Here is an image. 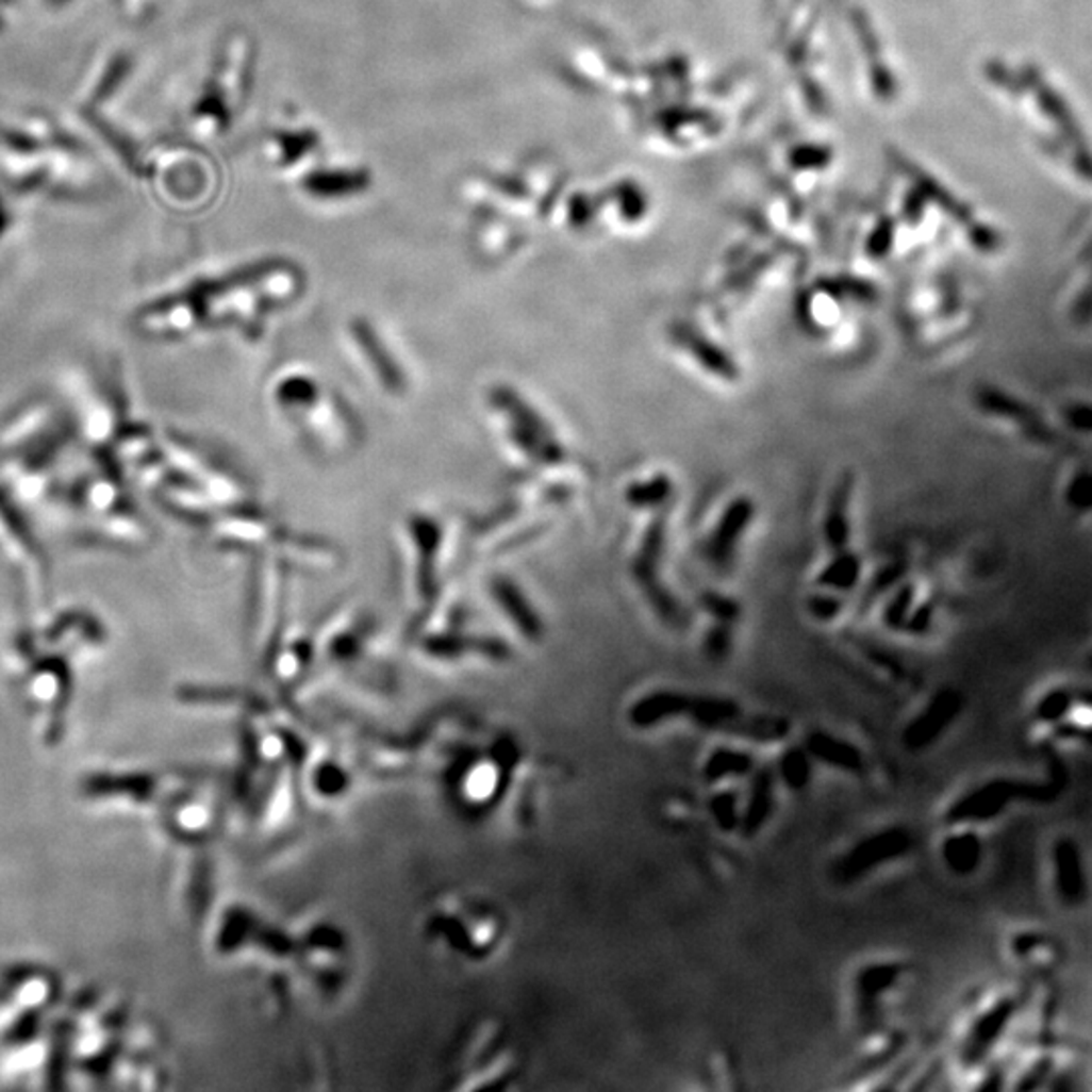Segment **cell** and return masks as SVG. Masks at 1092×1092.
Returning a JSON list of instances; mask_svg holds the SVG:
<instances>
[{
	"mask_svg": "<svg viewBox=\"0 0 1092 1092\" xmlns=\"http://www.w3.org/2000/svg\"><path fill=\"white\" fill-rule=\"evenodd\" d=\"M1091 666H1092V658H1091Z\"/></svg>",
	"mask_w": 1092,
	"mask_h": 1092,
	"instance_id": "d590c367",
	"label": "cell"
},
{
	"mask_svg": "<svg viewBox=\"0 0 1092 1092\" xmlns=\"http://www.w3.org/2000/svg\"><path fill=\"white\" fill-rule=\"evenodd\" d=\"M271 401L289 424L302 427L305 437L320 444L350 442L354 424L343 401L312 373L289 368L271 386Z\"/></svg>",
	"mask_w": 1092,
	"mask_h": 1092,
	"instance_id": "7a4b0ae2",
	"label": "cell"
},
{
	"mask_svg": "<svg viewBox=\"0 0 1092 1092\" xmlns=\"http://www.w3.org/2000/svg\"><path fill=\"white\" fill-rule=\"evenodd\" d=\"M804 747L808 748L813 761L824 763L835 771L860 775L866 767V759L860 748L849 743L848 739L831 734L828 730L809 732Z\"/></svg>",
	"mask_w": 1092,
	"mask_h": 1092,
	"instance_id": "e0dca14e",
	"label": "cell"
},
{
	"mask_svg": "<svg viewBox=\"0 0 1092 1092\" xmlns=\"http://www.w3.org/2000/svg\"><path fill=\"white\" fill-rule=\"evenodd\" d=\"M487 411L498 427L508 451L543 478L568 464V451L545 415L510 384H494L485 395Z\"/></svg>",
	"mask_w": 1092,
	"mask_h": 1092,
	"instance_id": "6da1fadb",
	"label": "cell"
},
{
	"mask_svg": "<svg viewBox=\"0 0 1092 1092\" xmlns=\"http://www.w3.org/2000/svg\"><path fill=\"white\" fill-rule=\"evenodd\" d=\"M755 514L757 506L748 496H737L734 500H730V504L723 510L714 530L708 534L705 543V559L708 565L721 573L730 570L737 559L741 539L745 536Z\"/></svg>",
	"mask_w": 1092,
	"mask_h": 1092,
	"instance_id": "9c48e42d",
	"label": "cell"
},
{
	"mask_svg": "<svg viewBox=\"0 0 1092 1092\" xmlns=\"http://www.w3.org/2000/svg\"><path fill=\"white\" fill-rule=\"evenodd\" d=\"M348 343L352 350L359 354L364 368L368 375L379 384V388L401 397L409 388V377L399 357L393 352L391 344L386 343L383 332L375 324L354 318L348 324Z\"/></svg>",
	"mask_w": 1092,
	"mask_h": 1092,
	"instance_id": "8992f818",
	"label": "cell"
},
{
	"mask_svg": "<svg viewBox=\"0 0 1092 1092\" xmlns=\"http://www.w3.org/2000/svg\"><path fill=\"white\" fill-rule=\"evenodd\" d=\"M914 848V835L905 826H889L878 829L856 842L846 854H842L829 870L835 884L848 887L866 878L874 870L896 862L909 856Z\"/></svg>",
	"mask_w": 1092,
	"mask_h": 1092,
	"instance_id": "277c9868",
	"label": "cell"
},
{
	"mask_svg": "<svg viewBox=\"0 0 1092 1092\" xmlns=\"http://www.w3.org/2000/svg\"><path fill=\"white\" fill-rule=\"evenodd\" d=\"M674 492L676 485L672 478L667 474H656L649 480H638L627 485L624 498L627 506L635 510H662L672 500Z\"/></svg>",
	"mask_w": 1092,
	"mask_h": 1092,
	"instance_id": "cb8c5ba5",
	"label": "cell"
},
{
	"mask_svg": "<svg viewBox=\"0 0 1092 1092\" xmlns=\"http://www.w3.org/2000/svg\"><path fill=\"white\" fill-rule=\"evenodd\" d=\"M862 561L854 552L842 550L831 555V561L822 568L817 577V585L826 591H844L848 593L860 581Z\"/></svg>",
	"mask_w": 1092,
	"mask_h": 1092,
	"instance_id": "d4e9b609",
	"label": "cell"
},
{
	"mask_svg": "<svg viewBox=\"0 0 1092 1092\" xmlns=\"http://www.w3.org/2000/svg\"><path fill=\"white\" fill-rule=\"evenodd\" d=\"M669 341L684 350L708 375L718 377L725 383H737L741 379V366L734 357L718 343H714L702 330L690 324L676 322L669 328Z\"/></svg>",
	"mask_w": 1092,
	"mask_h": 1092,
	"instance_id": "30bf717a",
	"label": "cell"
},
{
	"mask_svg": "<svg viewBox=\"0 0 1092 1092\" xmlns=\"http://www.w3.org/2000/svg\"><path fill=\"white\" fill-rule=\"evenodd\" d=\"M903 973H905V965H900L896 961L870 963L856 973L854 997H856L858 1017L864 1028H872L878 1024L882 999L889 991L896 988Z\"/></svg>",
	"mask_w": 1092,
	"mask_h": 1092,
	"instance_id": "8fae6325",
	"label": "cell"
},
{
	"mask_svg": "<svg viewBox=\"0 0 1092 1092\" xmlns=\"http://www.w3.org/2000/svg\"><path fill=\"white\" fill-rule=\"evenodd\" d=\"M690 702H692V694H686V692L672 690V688L651 690L629 707L627 721L631 727L638 728V730L662 727L674 718L686 716Z\"/></svg>",
	"mask_w": 1092,
	"mask_h": 1092,
	"instance_id": "9a60e30c",
	"label": "cell"
},
{
	"mask_svg": "<svg viewBox=\"0 0 1092 1092\" xmlns=\"http://www.w3.org/2000/svg\"><path fill=\"white\" fill-rule=\"evenodd\" d=\"M930 622H932V607H930V603L914 607L910 611L909 619H907L903 631H909L912 635H923L929 629Z\"/></svg>",
	"mask_w": 1092,
	"mask_h": 1092,
	"instance_id": "836d02e7",
	"label": "cell"
},
{
	"mask_svg": "<svg viewBox=\"0 0 1092 1092\" xmlns=\"http://www.w3.org/2000/svg\"><path fill=\"white\" fill-rule=\"evenodd\" d=\"M791 730L788 718L768 716V714H741L730 728L728 734L737 739H745L752 743H777L783 741Z\"/></svg>",
	"mask_w": 1092,
	"mask_h": 1092,
	"instance_id": "603a6c76",
	"label": "cell"
},
{
	"mask_svg": "<svg viewBox=\"0 0 1092 1092\" xmlns=\"http://www.w3.org/2000/svg\"><path fill=\"white\" fill-rule=\"evenodd\" d=\"M1074 705H1076L1074 692H1071L1069 688H1054V690L1046 692L1040 698V702L1036 705V710H1033V716L1042 725L1056 727V725H1062L1069 718Z\"/></svg>",
	"mask_w": 1092,
	"mask_h": 1092,
	"instance_id": "4316f807",
	"label": "cell"
},
{
	"mask_svg": "<svg viewBox=\"0 0 1092 1092\" xmlns=\"http://www.w3.org/2000/svg\"><path fill=\"white\" fill-rule=\"evenodd\" d=\"M732 627L734 626L721 624V622H712V626L708 627V631L705 633V642H702V649H705V656H707L710 662L721 664L730 656V649H732Z\"/></svg>",
	"mask_w": 1092,
	"mask_h": 1092,
	"instance_id": "4dcf8cb0",
	"label": "cell"
},
{
	"mask_svg": "<svg viewBox=\"0 0 1092 1092\" xmlns=\"http://www.w3.org/2000/svg\"><path fill=\"white\" fill-rule=\"evenodd\" d=\"M851 492H854V474L844 471L829 492L826 516H824V541H826V546L831 555L848 550Z\"/></svg>",
	"mask_w": 1092,
	"mask_h": 1092,
	"instance_id": "ac0fdd59",
	"label": "cell"
},
{
	"mask_svg": "<svg viewBox=\"0 0 1092 1092\" xmlns=\"http://www.w3.org/2000/svg\"><path fill=\"white\" fill-rule=\"evenodd\" d=\"M914 597H916L914 585L900 586L898 591H894L889 606L884 607V613H882L884 626L903 631L907 619H909L910 611L914 609Z\"/></svg>",
	"mask_w": 1092,
	"mask_h": 1092,
	"instance_id": "f546056e",
	"label": "cell"
},
{
	"mask_svg": "<svg viewBox=\"0 0 1092 1092\" xmlns=\"http://www.w3.org/2000/svg\"><path fill=\"white\" fill-rule=\"evenodd\" d=\"M842 607L844 603L833 593H815L809 597L808 601L809 613L822 622L833 619L842 611Z\"/></svg>",
	"mask_w": 1092,
	"mask_h": 1092,
	"instance_id": "1f68e13d",
	"label": "cell"
},
{
	"mask_svg": "<svg viewBox=\"0 0 1092 1092\" xmlns=\"http://www.w3.org/2000/svg\"><path fill=\"white\" fill-rule=\"evenodd\" d=\"M1052 1074V1062L1050 1060H1040V1062H1033L1028 1071L1022 1074V1080H1017L1015 1089L1020 1091H1033L1038 1087H1042L1046 1082V1078Z\"/></svg>",
	"mask_w": 1092,
	"mask_h": 1092,
	"instance_id": "d6a6232c",
	"label": "cell"
},
{
	"mask_svg": "<svg viewBox=\"0 0 1092 1092\" xmlns=\"http://www.w3.org/2000/svg\"><path fill=\"white\" fill-rule=\"evenodd\" d=\"M741 797L737 791L725 789L708 799V813L721 831H737L741 824Z\"/></svg>",
	"mask_w": 1092,
	"mask_h": 1092,
	"instance_id": "83f0119b",
	"label": "cell"
},
{
	"mask_svg": "<svg viewBox=\"0 0 1092 1092\" xmlns=\"http://www.w3.org/2000/svg\"><path fill=\"white\" fill-rule=\"evenodd\" d=\"M963 705L965 700L959 690H939L903 730V745L912 752H921L932 747L943 737V732L959 718Z\"/></svg>",
	"mask_w": 1092,
	"mask_h": 1092,
	"instance_id": "ba28073f",
	"label": "cell"
},
{
	"mask_svg": "<svg viewBox=\"0 0 1092 1092\" xmlns=\"http://www.w3.org/2000/svg\"><path fill=\"white\" fill-rule=\"evenodd\" d=\"M975 403H977L981 411H986L990 415L1022 425L1024 429H1028L1036 437H1038V431L1042 429V424H1038L1033 419V415H1031V411L1026 404L1017 401V399H1013L1011 395L1004 393V391L993 388V386H981L975 393Z\"/></svg>",
	"mask_w": 1092,
	"mask_h": 1092,
	"instance_id": "7402d4cb",
	"label": "cell"
},
{
	"mask_svg": "<svg viewBox=\"0 0 1092 1092\" xmlns=\"http://www.w3.org/2000/svg\"><path fill=\"white\" fill-rule=\"evenodd\" d=\"M700 609L712 617V622H721V624H730V626H737V622L741 619V606L723 593H716V591H707L700 595Z\"/></svg>",
	"mask_w": 1092,
	"mask_h": 1092,
	"instance_id": "f1b7e54d",
	"label": "cell"
},
{
	"mask_svg": "<svg viewBox=\"0 0 1092 1092\" xmlns=\"http://www.w3.org/2000/svg\"><path fill=\"white\" fill-rule=\"evenodd\" d=\"M941 858L950 874L965 878L979 868L983 860V842L971 829L950 833L943 840Z\"/></svg>",
	"mask_w": 1092,
	"mask_h": 1092,
	"instance_id": "ffe728a7",
	"label": "cell"
},
{
	"mask_svg": "<svg viewBox=\"0 0 1092 1092\" xmlns=\"http://www.w3.org/2000/svg\"><path fill=\"white\" fill-rule=\"evenodd\" d=\"M1054 889L1060 900L1069 907H1078L1087 898V870L1078 844L1071 838H1060L1052 848Z\"/></svg>",
	"mask_w": 1092,
	"mask_h": 1092,
	"instance_id": "5bb4252c",
	"label": "cell"
},
{
	"mask_svg": "<svg viewBox=\"0 0 1092 1092\" xmlns=\"http://www.w3.org/2000/svg\"><path fill=\"white\" fill-rule=\"evenodd\" d=\"M1013 1015L1015 1002L1011 997H1002L973 1022L963 1044L965 1066H977L990 1056L991 1050L997 1046V1042L1008 1030Z\"/></svg>",
	"mask_w": 1092,
	"mask_h": 1092,
	"instance_id": "4fadbf2b",
	"label": "cell"
},
{
	"mask_svg": "<svg viewBox=\"0 0 1092 1092\" xmlns=\"http://www.w3.org/2000/svg\"><path fill=\"white\" fill-rule=\"evenodd\" d=\"M775 775L779 781L793 793H799L808 789L813 777V759L804 745H795L783 750L779 757Z\"/></svg>",
	"mask_w": 1092,
	"mask_h": 1092,
	"instance_id": "484cf974",
	"label": "cell"
},
{
	"mask_svg": "<svg viewBox=\"0 0 1092 1092\" xmlns=\"http://www.w3.org/2000/svg\"><path fill=\"white\" fill-rule=\"evenodd\" d=\"M775 791H777V775L775 771L765 767L755 768L750 773V785H748L747 797L741 809V824L739 831L743 838H755L761 829L765 828L768 820L775 811Z\"/></svg>",
	"mask_w": 1092,
	"mask_h": 1092,
	"instance_id": "2e32d148",
	"label": "cell"
},
{
	"mask_svg": "<svg viewBox=\"0 0 1092 1092\" xmlns=\"http://www.w3.org/2000/svg\"><path fill=\"white\" fill-rule=\"evenodd\" d=\"M1030 795V785L1011 779H991L977 788L970 789L947 809L945 822L949 826L986 824L1002 815L1020 797Z\"/></svg>",
	"mask_w": 1092,
	"mask_h": 1092,
	"instance_id": "52a82bcc",
	"label": "cell"
},
{
	"mask_svg": "<svg viewBox=\"0 0 1092 1092\" xmlns=\"http://www.w3.org/2000/svg\"><path fill=\"white\" fill-rule=\"evenodd\" d=\"M490 597L494 606L506 617V622L520 631V635L528 642H539L545 633L543 619L539 611L530 603L525 589L518 585L508 575H496L490 579Z\"/></svg>",
	"mask_w": 1092,
	"mask_h": 1092,
	"instance_id": "7c38bea8",
	"label": "cell"
},
{
	"mask_svg": "<svg viewBox=\"0 0 1092 1092\" xmlns=\"http://www.w3.org/2000/svg\"><path fill=\"white\" fill-rule=\"evenodd\" d=\"M743 714V708L727 696L712 694H692V702L688 708V718L698 728L727 732L730 725Z\"/></svg>",
	"mask_w": 1092,
	"mask_h": 1092,
	"instance_id": "d6986e66",
	"label": "cell"
},
{
	"mask_svg": "<svg viewBox=\"0 0 1092 1092\" xmlns=\"http://www.w3.org/2000/svg\"><path fill=\"white\" fill-rule=\"evenodd\" d=\"M1072 502L1076 506H1092V476H1078L1074 482H1072L1071 490Z\"/></svg>",
	"mask_w": 1092,
	"mask_h": 1092,
	"instance_id": "e575fe53",
	"label": "cell"
},
{
	"mask_svg": "<svg viewBox=\"0 0 1092 1092\" xmlns=\"http://www.w3.org/2000/svg\"><path fill=\"white\" fill-rule=\"evenodd\" d=\"M755 768H757L755 767V757L748 750L716 747L714 750H710V755L705 761L702 777L710 785H716V783H723L728 779L748 777Z\"/></svg>",
	"mask_w": 1092,
	"mask_h": 1092,
	"instance_id": "44dd1931",
	"label": "cell"
},
{
	"mask_svg": "<svg viewBox=\"0 0 1092 1092\" xmlns=\"http://www.w3.org/2000/svg\"><path fill=\"white\" fill-rule=\"evenodd\" d=\"M407 541L413 557V591L419 603H431L440 595L444 525L427 512H415L407 518Z\"/></svg>",
	"mask_w": 1092,
	"mask_h": 1092,
	"instance_id": "5b68a950",
	"label": "cell"
},
{
	"mask_svg": "<svg viewBox=\"0 0 1092 1092\" xmlns=\"http://www.w3.org/2000/svg\"><path fill=\"white\" fill-rule=\"evenodd\" d=\"M667 536V514L662 510H656L653 518L649 520L642 545L638 548L633 561H631V577L644 593L651 611L658 615V619L664 626L674 631H684L688 627V611L682 603L674 597V593L662 583L660 566L666 552Z\"/></svg>",
	"mask_w": 1092,
	"mask_h": 1092,
	"instance_id": "3957f363",
	"label": "cell"
}]
</instances>
